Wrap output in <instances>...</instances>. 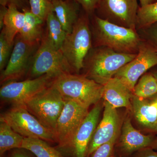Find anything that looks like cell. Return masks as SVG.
Here are the masks:
<instances>
[{
	"mask_svg": "<svg viewBox=\"0 0 157 157\" xmlns=\"http://www.w3.org/2000/svg\"><path fill=\"white\" fill-rule=\"evenodd\" d=\"M92 24L94 47L104 46L120 53H138L143 39L137 30L114 24L97 15Z\"/></svg>",
	"mask_w": 157,
	"mask_h": 157,
	"instance_id": "1",
	"label": "cell"
},
{
	"mask_svg": "<svg viewBox=\"0 0 157 157\" xmlns=\"http://www.w3.org/2000/svg\"><path fill=\"white\" fill-rule=\"evenodd\" d=\"M137 55L120 53L104 46H93L85 59L83 75L104 85Z\"/></svg>",
	"mask_w": 157,
	"mask_h": 157,
	"instance_id": "2",
	"label": "cell"
},
{
	"mask_svg": "<svg viewBox=\"0 0 157 157\" xmlns=\"http://www.w3.org/2000/svg\"><path fill=\"white\" fill-rule=\"evenodd\" d=\"M51 85L65 100H72L87 108L103 98L104 85L84 75L63 73L53 78Z\"/></svg>",
	"mask_w": 157,
	"mask_h": 157,
	"instance_id": "3",
	"label": "cell"
},
{
	"mask_svg": "<svg viewBox=\"0 0 157 157\" xmlns=\"http://www.w3.org/2000/svg\"><path fill=\"white\" fill-rule=\"evenodd\" d=\"M89 16L86 13L79 16L73 30L67 34L60 49L76 74L83 69L85 59L93 47Z\"/></svg>",
	"mask_w": 157,
	"mask_h": 157,
	"instance_id": "4",
	"label": "cell"
},
{
	"mask_svg": "<svg viewBox=\"0 0 157 157\" xmlns=\"http://www.w3.org/2000/svg\"><path fill=\"white\" fill-rule=\"evenodd\" d=\"M65 102L60 93L51 85L22 105L54 134L57 122L64 107Z\"/></svg>",
	"mask_w": 157,
	"mask_h": 157,
	"instance_id": "5",
	"label": "cell"
},
{
	"mask_svg": "<svg viewBox=\"0 0 157 157\" xmlns=\"http://www.w3.org/2000/svg\"><path fill=\"white\" fill-rule=\"evenodd\" d=\"M28 73L29 79L46 74L54 78L63 73H74L61 50L54 48L44 35L34 54Z\"/></svg>",
	"mask_w": 157,
	"mask_h": 157,
	"instance_id": "6",
	"label": "cell"
},
{
	"mask_svg": "<svg viewBox=\"0 0 157 157\" xmlns=\"http://www.w3.org/2000/svg\"><path fill=\"white\" fill-rule=\"evenodd\" d=\"M0 120L6 122L24 138H39L48 143H56L53 132L44 127L22 105L12 106L1 114Z\"/></svg>",
	"mask_w": 157,
	"mask_h": 157,
	"instance_id": "7",
	"label": "cell"
},
{
	"mask_svg": "<svg viewBox=\"0 0 157 157\" xmlns=\"http://www.w3.org/2000/svg\"><path fill=\"white\" fill-rule=\"evenodd\" d=\"M65 100L64 107L57 122L54 133L57 144L55 147L59 151L69 145L89 112L88 108L77 102Z\"/></svg>",
	"mask_w": 157,
	"mask_h": 157,
	"instance_id": "8",
	"label": "cell"
},
{
	"mask_svg": "<svg viewBox=\"0 0 157 157\" xmlns=\"http://www.w3.org/2000/svg\"><path fill=\"white\" fill-rule=\"evenodd\" d=\"M139 0H100L95 11L98 17L128 28L136 29Z\"/></svg>",
	"mask_w": 157,
	"mask_h": 157,
	"instance_id": "9",
	"label": "cell"
},
{
	"mask_svg": "<svg viewBox=\"0 0 157 157\" xmlns=\"http://www.w3.org/2000/svg\"><path fill=\"white\" fill-rule=\"evenodd\" d=\"M53 78L46 74L24 81L6 82L0 89V98L2 101L12 106L22 105L50 86Z\"/></svg>",
	"mask_w": 157,
	"mask_h": 157,
	"instance_id": "10",
	"label": "cell"
},
{
	"mask_svg": "<svg viewBox=\"0 0 157 157\" xmlns=\"http://www.w3.org/2000/svg\"><path fill=\"white\" fill-rule=\"evenodd\" d=\"M156 66L157 52L148 42L143 39L136 57L121 68L114 77L120 79L133 92L139 78L147 70Z\"/></svg>",
	"mask_w": 157,
	"mask_h": 157,
	"instance_id": "11",
	"label": "cell"
},
{
	"mask_svg": "<svg viewBox=\"0 0 157 157\" xmlns=\"http://www.w3.org/2000/svg\"><path fill=\"white\" fill-rule=\"evenodd\" d=\"M39 45H30L17 35L8 64L1 73V83L15 81L28 73Z\"/></svg>",
	"mask_w": 157,
	"mask_h": 157,
	"instance_id": "12",
	"label": "cell"
},
{
	"mask_svg": "<svg viewBox=\"0 0 157 157\" xmlns=\"http://www.w3.org/2000/svg\"><path fill=\"white\" fill-rule=\"evenodd\" d=\"M102 107L97 103L88 113L67 147L60 151L66 157H87L90 142L98 124Z\"/></svg>",
	"mask_w": 157,
	"mask_h": 157,
	"instance_id": "13",
	"label": "cell"
},
{
	"mask_svg": "<svg viewBox=\"0 0 157 157\" xmlns=\"http://www.w3.org/2000/svg\"><path fill=\"white\" fill-rule=\"evenodd\" d=\"M104 105L103 117L98 124L90 142L87 157H90L101 145L118 137L120 120L117 110L107 101H104Z\"/></svg>",
	"mask_w": 157,
	"mask_h": 157,
	"instance_id": "14",
	"label": "cell"
},
{
	"mask_svg": "<svg viewBox=\"0 0 157 157\" xmlns=\"http://www.w3.org/2000/svg\"><path fill=\"white\" fill-rule=\"evenodd\" d=\"M154 138L151 135L141 134L134 128L128 117L124 121L121 134L114 151L120 157H129L143 149L150 147L154 143Z\"/></svg>",
	"mask_w": 157,
	"mask_h": 157,
	"instance_id": "15",
	"label": "cell"
},
{
	"mask_svg": "<svg viewBox=\"0 0 157 157\" xmlns=\"http://www.w3.org/2000/svg\"><path fill=\"white\" fill-rule=\"evenodd\" d=\"M103 98L114 108L132 110L133 92L118 78L113 77L104 85Z\"/></svg>",
	"mask_w": 157,
	"mask_h": 157,
	"instance_id": "16",
	"label": "cell"
},
{
	"mask_svg": "<svg viewBox=\"0 0 157 157\" xmlns=\"http://www.w3.org/2000/svg\"><path fill=\"white\" fill-rule=\"evenodd\" d=\"M132 110L138 123L144 128L157 132V109L152 101L133 95Z\"/></svg>",
	"mask_w": 157,
	"mask_h": 157,
	"instance_id": "17",
	"label": "cell"
},
{
	"mask_svg": "<svg viewBox=\"0 0 157 157\" xmlns=\"http://www.w3.org/2000/svg\"><path fill=\"white\" fill-rule=\"evenodd\" d=\"M52 10L67 34L70 33L77 22L79 6L76 0H52Z\"/></svg>",
	"mask_w": 157,
	"mask_h": 157,
	"instance_id": "18",
	"label": "cell"
},
{
	"mask_svg": "<svg viewBox=\"0 0 157 157\" xmlns=\"http://www.w3.org/2000/svg\"><path fill=\"white\" fill-rule=\"evenodd\" d=\"M22 11L25 14V23L20 36L30 45H39L44 36L43 26L45 21L32 13L30 9Z\"/></svg>",
	"mask_w": 157,
	"mask_h": 157,
	"instance_id": "19",
	"label": "cell"
},
{
	"mask_svg": "<svg viewBox=\"0 0 157 157\" xmlns=\"http://www.w3.org/2000/svg\"><path fill=\"white\" fill-rule=\"evenodd\" d=\"M25 20V14L23 11L13 5L8 6L1 32L9 43L14 44L15 38L24 25Z\"/></svg>",
	"mask_w": 157,
	"mask_h": 157,
	"instance_id": "20",
	"label": "cell"
},
{
	"mask_svg": "<svg viewBox=\"0 0 157 157\" xmlns=\"http://www.w3.org/2000/svg\"><path fill=\"white\" fill-rule=\"evenodd\" d=\"M24 137L15 132L7 123L0 120V156L15 148L22 147Z\"/></svg>",
	"mask_w": 157,
	"mask_h": 157,
	"instance_id": "21",
	"label": "cell"
},
{
	"mask_svg": "<svg viewBox=\"0 0 157 157\" xmlns=\"http://www.w3.org/2000/svg\"><path fill=\"white\" fill-rule=\"evenodd\" d=\"M45 21L46 32L44 36L54 48L60 50L67 34L53 11L48 14Z\"/></svg>",
	"mask_w": 157,
	"mask_h": 157,
	"instance_id": "22",
	"label": "cell"
},
{
	"mask_svg": "<svg viewBox=\"0 0 157 157\" xmlns=\"http://www.w3.org/2000/svg\"><path fill=\"white\" fill-rule=\"evenodd\" d=\"M22 147L30 151L36 157H66L55 147L39 138H25Z\"/></svg>",
	"mask_w": 157,
	"mask_h": 157,
	"instance_id": "23",
	"label": "cell"
},
{
	"mask_svg": "<svg viewBox=\"0 0 157 157\" xmlns=\"http://www.w3.org/2000/svg\"><path fill=\"white\" fill-rule=\"evenodd\" d=\"M134 95L146 99L157 94V79L153 73H145L139 78L133 92Z\"/></svg>",
	"mask_w": 157,
	"mask_h": 157,
	"instance_id": "24",
	"label": "cell"
},
{
	"mask_svg": "<svg viewBox=\"0 0 157 157\" xmlns=\"http://www.w3.org/2000/svg\"><path fill=\"white\" fill-rule=\"evenodd\" d=\"M157 22V2L140 6L137 12L136 30L146 28Z\"/></svg>",
	"mask_w": 157,
	"mask_h": 157,
	"instance_id": "25",
	"label": "cell"
},
{
	"mask_svg": "<svg viewBox=\"0 0 157 157\" xmlns=\"http://www.w3.org/2000/svg\"><path fill=\"white\" fill-rule=\"evenodd\" d=\"M29 2L32 13L45 22L48 14L53 11L52 3L50 0H29Z\"/></svg>",
	"mask_w": 157,
	"mask_h": 157,
	"instance_id": "26",
	"label": "cell"
},
{
	"mask_svg": "<svg viewBox=\"0 0 157 157\" xmlns=\"http://www.w3.org/2000/svg\"><path fill=\"white\" fill-rule=\"evenodd\" d=\"M14 44L8 42L1 32L0 34V70L2 71L6 67L13 50Z\"/></svg>",
	"mask_w": 157,
	"mask_h": 157,
	"instance_id": "27",
	"label": "cell"
},
{
	"mask_svg": "<svg viewBox=\"0 0 157 157\" xmlns=\"http://www.w3.org/2000/svg\"><path fill=\"white\" fill-rule=\"evenodd\" d=\"M138 31L142 33V36H140L142 39L148 42L157 53V22Z\"/></svg>",
	"mask_w": 157,
	"mask_h": 157,
	"instance_id": "28",
	"label": "cell"
},
{
	"mask_svg": "<svg viewBox=\"0 0 157 157\" xmlns=\"http://www.w3.org/2000/svg\"><path fill=\"white\" fill-rule=\"evenodd\" d=\"M117 140L114 139L101 145L94 151L90 157H116L114 147Z\"/></svg>",
	"mask_w": 157,
	"mask_h": 157,
	"instance_id": "29",
	"label": "cell"
},
{
	"mask_svg": "<svg viewBox=\"0 0 157 157\" xmlns=\"http://www.w3.org/2000/svg\"><path fill=\"white\" fill-rule=\"evenodd\" d=\"M76 2L82 7L89 16L92 15L95 11L96 8L100 0H76Z\"/></svg>",
	"mask_w": 157,
	"mask_h": 157,
	"instance_id": "30",
	"label": "cell"
},
{
	"mask_svg": "<svg viewBox=\"0 0 157 157\" xmlns=\"http://www.w3.org/2000/svg\"><path fill=\"white\" fill-rule=\"evenodd\" d=\"M1 6L8 7L13 5L18 9L23 10L30 9L29 0H0Z\"/></svg>",
	"mask_w": 157,
	"mask_h": 157,
	"instance_id": "31",
	"label": "cell"
},
{
	"mask_svg": "<svg viewBox=\"0 0 157 157\" xmlns=\"http://www.w3.org/2000/svg\"><path fill=\"white\" fill-rule=\"evenodd\" d=\"M8 154L1 157H36L30 151L21 147L9 151Z\"/></svg>",
	"mask_w": 157,
	"mask_h": 157,
	"instance_id": "32",
	"label": "cell"
},
{
	"mask_svg": "<svg viewBox=\"0 0 157 157\" xmlns=\"http://www.w3.org/2000/svg\"><path fill=\"white\" fill-rule=\"evenodd\" d=\"M132 157H157V153L150 147H147L135 153Z\"/></svg>",
	"mask_w": 157,
	"mask_h": 157,
	"instance_id": "33",
	"label": "cell"
},
{
	"mask_svg": "<svg viewBox=\"0 0 157 157\" xmlns=\"http://www.w3.org/2000/svg\"><path fill=\"white\" fill-rule=\"evenodd\" d=\"M8 11V7L1 6L0 9V29L2 30L3 27L4 20Z\"/></svg>",
	"mask_w": 157,
	"mask_h": 157,
	"instance_id": "34",
	"label": "cell"
},
{
	"mask_svg": "<svg viewBox=\"0 0 157 157\" xmlns=\"http://www.w3.org/2000/svg\"><path fill=\"white\" fill-rule=\"evenodd\" d=\"M139 2L140 6H143L156 2L157 0H139Z\"/></svg>",
	"mask_w": 157,
	"mask_h": 157,
	"instance_id": "35",
	"label": "cell"
},
{
	"mask_svg": "<svg viewBox=\"0 0 157 157\" xmlns=\"http://www.w3.org/2000/svg\"><path fill=\"white\" fill-rule=\"evenodd\" d=\"M155 98L152 101V102L153 104H154L155 106L156 107L157 109V94L156 95Z\"/></svg>",
	"mask_w": 157,
	"mask_h": 157,
	"instance_id": "36",
	"label": "cell"
},
{
	"mask_svg": "<svg viewBox=\"0 0 157 157\" xmlns=\"http://www.w3.org/2000/svg\"><path fill=\"white\" fill-rule=\"evenodd\" d=\"M153 74H154L155 78H157V70L155 71L154 72L152 73Z\"/></svg>",
	"mask_w": 157,
	"mask_h": 157,
	"instance_id": "37",
	"label": "cell"
},
{
	"mask_svg": "<svg viewBox=\"0 0 157 157\" xmlns=\"http://www.w3.org/2000/svg\"><path fill=\"white\" fill-rule=\"evenodd\" d=\"M50 1H51V2H52V0H50Z\"/></svg>",
	"mask_w": 157,
	"mask_h": 157,
	"instance_id": "38",
	"label": "cell"
}]
</instances>
